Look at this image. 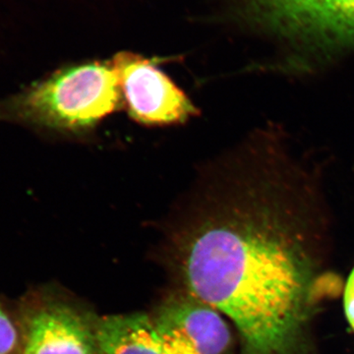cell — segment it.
Returning <instances> with one entry per match:
<instances>
[{
	"instance_id": "5b68a950",
	"label": "cell",
	"mask_w": 354,
	"mask_h": 354,
	"mask_svg": "<svg viewBox=\"0 0 354 354\" xmlns=\"http://www.w3.org/2000/svg\"><path fill=\"white\" fill-rule=\"evenodd\" d=\"M95 354H197L180 328L160 308L95 321Z\"/></svg>"
},
{
	"instance_id": "6da1fadb",
	"label": "cell",
	"mask_w": 354,
	"mask_h": 354,
	"mask_svg": "<svg viewBox=\"0 0 354 354\" xmlns=\"http://www.w3.org/2000/svg\"><path fill=\"white\" fill-rule=\"evenodd\" d=\"M305 189L274 167L179 242L187 293L230 319L242 354H298L301 348L313 283Z\"/></svg>"
},
{
	"instance_id": "3957f363",
	"label": "cell",
	"mask_w": 354,
	"mask_h": 354,
	"mask_svg": "<svg viewBox=\"0 0 354 354\" xmlns=\"http://www.w3.org/2000/svg\"><path fill=\"white\" fill-rule=\"evenodd\" d=\"M129 115L144 125H171L197 115L198 109L155 62L130 53L111 60Z\"/></svg>"
},
{
	"instance_id": "7a4b0ae2",
	"label": "cell",
	"mask_w": 354,
	"mask_h": 354,
	"mask_svg": "<svg viewBox=\"0 0 354 354\" xmlns=\"http://www.w3.org/2000/svg\"><path fill=\"white\" fill-rule=\"evenodd\" d=\"M122 102L111 62H90L57 70L0 100V121L46 131L79 133L94 127Z\"/></svg>"
},
{
	"instance_id": "52a82bcc",
	"label": "cell",
	"mask_w": 354,
	"mask_h": 354,
	"mask_svg": "<svg viewBox=\"0 0 354 354\" xmlns=\"http://www.w3.org/2000/svg\"><path fill=\"white\" fill-rule=\"evenodd\" d=\"M19 346L17 330L0 305V354H16Z\"/></svg>"
},
{
	"instance_id": "8992f818",
	"label": "cell",
	"mask_w": 354,
	"mask_h": 354,
	"mask_svg": "<svg viewBox=\"0 0 354 354\" xmlns=\"http://www.w3.org/2000/svg\"><path fill=\"white\" fill-rule=\"evenodd\" d=\"M95 321L65 305L41 307L26 324L21 354H95Z\"/></svg>"
},
{
	"instance_id": "ba28073f",
	"label": "cell",
	"mask_w": 354,
	"mask_h": 354,
	"mask_svg": "<svg viewBox=\"0 0 354 354\" xmlns=\"http://www.w3.org/2000/svg\"><path fill=\"white\" fill-rule=\"evenodd\" d=\"M344 310L346 318L354 330V269L349 276L344 290Z\"/></svg>"
},
{
	"instance_id": "277c9868",
	"label": "cell",
	"mask_w": 354,
	"mask_h": 354,
	"mask_svg": "<svg viewBox=\"0 0 354 354\" xmlns=\"http://www.w3.org/2000/svg\"><path fill=\"white\" fill-rule=\"evenodd\" d=\"M251 17L314 43L354 44V0H246Z\"/></svg>"
}]
</instances>
